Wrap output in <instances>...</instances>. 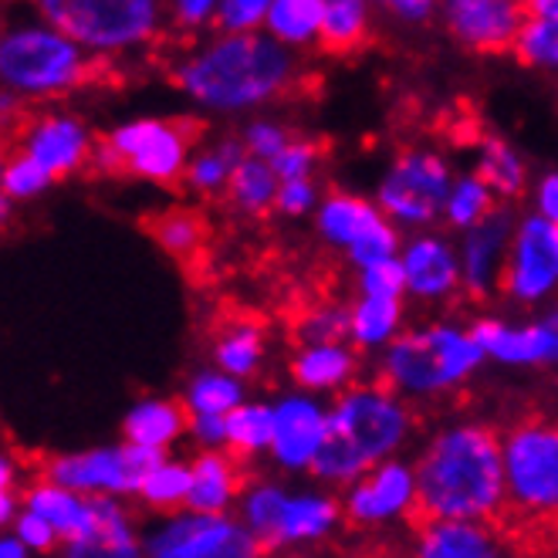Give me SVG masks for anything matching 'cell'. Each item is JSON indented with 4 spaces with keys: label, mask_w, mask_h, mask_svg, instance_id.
Returning <instances> with one entry per match:
<instances>
[{
    "label": "cell",
    "mask_w": 558,
    "mask_h": 558,
    "mask_svg": "<svg viewBox=\"0 0 558 558\" xmlns=\"http://www.w3.org/2000/svg\"><path fill=\"white\" fill-rule=\"evenodd\" d=\"M162 461H167V453L122 440L112 447L48 457L38 477H48L85 498H129L140 495L149 471H156Z\"/></svg>",
    "instance_id": "cell-8"
},
{
    "label": "cell",
    "mask_w": 558,
    "mask_h": 558,
    "mask_svg": "<svg viewBox=\"0 0 558 558\" xmlns=\"http://www.w3.org/2000/svg\"><path fill=\"white\" fill-rule=\"evenodd\" d=\"M265 336H260V322L257 315H227L220 318L217 332H214V359L217 366L223 373L231 376H247L254 373L257 359H260V349H265V342H260Z\"/></svg>",
    "instance_id": "cell-26"
},
{
    "label": "cell",
    "mask_w": 558,
    "mask_h": 558,
    "mask_svg": "<svg viewBox=\"0 0 558 558\" xmlns=\"http://www.w3.org/2000/svg\"><path fill=\"white\" fill-rule=\"evenodd\" d=\"M299 54L265 31H214L173 64V85L193 106L220 116H241L278 102L299 85Z\"/></svg>",
    "instance_id": "cell-2"
},
{
    "label": "cell",
    "mask_w": 558,
    "mask_h": 558,
    "mask_svg": "<svg viewBox=\"0 0 558 558\" xmlns=\"http://www.w3.org/2000/svg\"><path fill=\"white\" fill-rule=\"evenodd\" d=\"M505 241H508V214L501 210H495L484 223H477L468 238V288L477 299H484L487 278L505 254Z\"/></svg>",
    "instance_id": "cell-31"
},
{
    "label": "cell",
    "mask_w": 558,
    "mask_h": 558,
    "mask_svg": "<svg viewBox=\"0 0 558 558\" xmlns=\"http://www.w3.org/2000/svg\"><path fill=\"white\" fill-rule=\"evenodd\" d=\"M190 487H193V471L190 464H177V461H162L156 471H149V477L143 481L140 495L149 508L156 511H180L186 508L190 498Z\"/></svg>",
    "instance_id": "cell-35"
},
{
    "label": "cell",
    "mask_w": 558,
    "mask_h": 558,
    "mask_svg": "<svg viewBox=\"0 0 558 558\" xmlns=\"http://www.w3.org/2000/svg\"><path fill=\"white\" fill-rule=\"evenodd\" d=\"M190 471H193V487L186 498V511L193 514H223L227 505L238 501L251 484V471L244 468V461L227 450L201 453L190 464Z\"/></svg>",
    "instance_id": "cell-16"
},
{
    "label": "cell",
    "mask_w": 558,
    "mask_h": 558,
    "mask_svg": "<svg viewBox=\"0 0 558 558\" xmlns=\"http://www.w3.org/2000/svg\"><path fill=\"white\" fill-rule=\"evenodd\" d=\"M24 98L8 92V88H0V133H8V129H21L27 122L24 116Z\"/></svg>",
    "instance_id": "cell-52"
},
{
    "label": "cell",
    "mask_w": 558,
    "mask_h": 558,
    "mask_svg": "<svg viewBox=\"0 0 558 558\" xmlns=\"http://www.w3.org/2000/svg\"><path fill=\"white\" fill-rule=\"evenodd\" d=\"M11 214H14V201H11L4 190H0V227L11 220Z\"/></svg>",
    "instance_id": "cell-58"
},
{
    "label": "cell",
    "mask_w": 558,
    "mask_h": 558,
    "mask_svg": "<svg viewBox=\"0 0 558 558\" xmlns=\"http://www.w3.org/2000/svg\"><path fill=\"white\" fill-rule=\"evenodd\" d=\"M410 495H413V474L403 464H383L355 484L349 501L342 505V518L352 532L366 529L373 521L403 511L410 505Z\"/></svg>",
    "instance_id": "cell-17"
},
{
    "label": "cell",
    "mask_w": 558,
    "mask_h": 558,
    "mask_svg": "<svg viewBox=\"0 0 558 558\" xmlns=\"http://www.w3.org/2000/svg\"><path fill=\"white\" fill-rule=\"evenodd\" d=\"M312 204H315V183H312V180H288V183L278 186V201H275V207H278L281 214L299 217V214H305Z\"/></svg>",
    "instance_id": "cell-50"
},
{
    "label": "cell",
    "mask_w": 558,
    "mask_h": 558,
    "mask_svg": "<svg viewBox=\"0 0 558 558\" xmlns=\"http://www.w3.org/2000/svg\"><path fill=\"white\" fill-rule=\"evenodd\" d=\"M196 125L186 119H129L95 143L92 167L98 173H125L146 183H177L186 177Z\"/></svg>",
    "instance_id": "cell-7"
},
{
    "label": "cell",
    "mask_w": 558,
    "mask_h": 558,
    "mask_svg": "<svg viewBox=\"0 0 558 558\" xmlns=\"http://www.w3.org/2000/svg\"><path fill=\"white\" fill-rule=\"evenodd\" d=\"M373 0H322V48L352 54L373 35Z\"/></svg>",
    "instance_id": "cell-25"
},
{
    "label": "cell",
    "mask_w": 558,
    "mask_h": 558,
    "mask_svg": "<svg viewBox=\"0 0 558 558\" xmlns=\"http://www.w3.org/2000/svg\"><path fill=\"white\" fill-rule=\"evenodd\" d=\"M437 17L457 48L471 54H505L518 48L532 14L524 0H440Z\"/></svg>",
    "instance_id": "cell-12"
},
{
    "label": "cell",
    "mask_w": 558,
    "mask_h": 558,
    "mask_svg": "<svg viewBox=\"0 0 558 558\" xmlns=\"http://www.w3.org/2000/svg\"><path fill=\"white\" fill-rule=\"evenodd\" d=\"M407 426V407L389 400V392L349 389L328 413L325 437L308 468L325 481H352L359 474H369L379 457L403 440Z\"/></svg>",
    "instance_id": "cell-5"
},
{
    "label": "cell",
    "mask_w": 558,
    "mask_h": 558,
    "mask_svg": "<svg viewBox=\"0 0 558 558\" xmlns=\"http://www.w3.org/2000/svg\"><path fill=\"white\" fill-rule=\"evenodd\" d=\"M271 11V0H223L217 11L214 31H231V35H247V31H265Z\"/></svg>",
    "instance_id": "cell-45"
},
{
    "label": "cell",
    "mask_w": 558,
    "mask_h": 558,
    "mask_svg": "<svg viewBox=\"0 0 558 558\" xmlns=\"http://www.w3.org/2000/svg\"><path fill=\"white\" fill-rule=\"evenodd\" d=\"M278 186L281 180L275 177L271 162L244 156L241 167L234 170L231 183H227V201H231L241 214H268L278 201Z\"/></svg>",
    "instance_id": "cell-30"
},
{
    "label": "cell",
    "mask_w": 558,
    "mask_h": 558,
    "mask_svg": "<svg viewBox=\"0 0 558 558\" xmlns=\"http://www.w3.org/2000/svg\"><path fill=\"white\" fill-rule=\"evenodd\" d=\"M244 156H247V149L241 140H220L214 146L193 149L183 180L196 193H227V183H231V177L241 167Z\"/></svg>",
    "instance_id": "cell-29"
},
{
    "label": "cell",
    "mask_w": 558,
    "mask_h": 558,
    "mask_svg": "<svg viewBox=\"0 0 558 558\" xmlns=\"http://www.w3.org/2000/svg\"><path fill=\"white\" fill-rule=\"evenodd\" d=\"M190 434L201 440L204 447L217 450L227 444V416H196L193 413V423H190Z\"/></svg>",
    "instance_id": "cell-51"
},
{
    "label": "cell",
    "mask_w": 558,
    "mask_h": 558,
    "mask_svg": "<svg viewBox=\"0 0 558 558\" xmlns=\"http://www.w3.org/2000/svg\"><path fill=\"white\" fill-rule=\"evenodd\" d=\"M363 288L366 294H376V299H400L407 288L403 260L389 257V260H379V265L363 268Z\"/></svg>",
    "instance_id": "cell-48"
},
{
    "label": "cell",
    "mask_w": 558,
    "mask_h": 558,
    "mask_svg": "<svg viewBox=\"0 0 558 558\" xmlns=\"http://www.w3.org/2000/svg\"><path fill=\"white\" fill-rule=\"evenodd\" d=\"M505 501V444L495 426L468 423L444 430L413 471L403 521L413 535L444 521L487 524Z\"/></svg>",
    "instance_id": "cell-1"
},
{
    "label": "cell",
    "mask_w": 558,
    "mask_h": 558,
    "mask_svg": "<svg viewBox=\"0 0 558 558\" xmlns=\"http://www.w3.org/2000/svg\"><path fill=\"white\" fill-rule=\"evenodd\" d=\"M284 505L288 498L278 487H254L247 498V532L265 545V551H278L281 548V518H284Z\"/></svg>",
    "instance_id": "cell-37"
},
{
    "label": "cell",
    "mask_w": 558,
    "mask_h": 558,
    "mask_svg": "<svg viewBox=\"0 0 558 558\" xmlns=\"http://www.w3.org/2000/svg\"><path fill=\"white\" fill-rule=\"evenodd\" d=\"M95 143L98 140L92 136L85 119H78L75 112H61V109L31 116L17 129V153L35 159L54 183L92 167Z\"/></svg>",
    "instance_id": "cell-13"
},
{
    "label": "cell",
    "mask_w": 558,
    "mask_h": 558,
    "mask_svg": "<svg viewBox=\"0 0 558 558\" xmlns=\"http://www.w3.org/2000/svg\"><path fill=\"white\" fill-rule=\"evenodd\" d=\"M477 177L490 186V193H495V196H518L521 186H524V162L505 140L487 136L481 143Z\"/></svg>",
    "instance_id": "cell-34"
},
{
    "label": "cell",
    "mask_w": 558,
    "mask_h": 558,
    "mask_svg": "<svg viewBox=\"0 0 558 558\" xmlns=\"http://www.w3.org/2000/svg\"><path fill=\"white\" fill-rule=\"evenodd\" d=\"M514 54L521 64H529V69L558 78V21L529 17V24H524L521 38H518Z\"/></svg>",
    "instance_id": "cell-39"
},
{
    "label": "cell",
    "mask_w": 558,
    "mask_h": 558,
    "mask_svg": "<svg viewBox=\"0 0 558 558\" xmlns=\"http://www.w3.org/2000/svg\"><path fill=\"white\" fill-rule=\"evenodd\" d=\"M0 490H17V468L4 450H0Z\"/></svg>",
    "instance_id": "cell-56"
},
{
    "label": "cell",
    "mask_w": 558,
    "mask_h": 558,
    "mask_svg": "<svg viewBox=\"0 0 558 558\" xmlns=\"http://www.w3.org/2000/svg\"><path fill=\"white\" fill-rule=\"evenodd\" d=\"M0 136H4V133H0ZM8 149H4V140H0V177H4V167H8Z\"/></svg>",
    "instance_id": "cell-59"
},
{
    "label": "cell",
    "mask_w": 558,
    "mask_h": 558,
    "mask_svg": "<svg viewBox=\"0 0 558 558\" xmlns=\"http://www.w3.org/2000/svg\"><path fill=\"white\" fill-rule=\"evenodd\" d=\"M315 162H318V146L294 136L284 146V153L278 159H271V170H275V177L281 183H288V180H312Z\"/></svg>",
    "instance_id": "cell-46"
},
{
    "label": "cell",
    "mask_w": 558,
    "mask_h": 558,
    "mask_svg": "<svg viewBox=\"0 0 558 558\" xmlns=\"http://www.w3.org/2000/svg\"><path fill=\"white\" fill-rule=\"evenodd\" d=\"M413 558H505V548L481 521H444L416 535Z\"/></svg>",
    "instance_id": "cell-22"
},
{
    "label": "cell",
    "mask_w": 558,
    "mask_h": 558,
    "mask_svg": "<svg viewBox=\"0 0 558 558\" xmlns=\"http://www.w3.org/2000/svg\"><path fill=\"white\" fill-rule=\"evenodd\" d=\"M400 322V299H376L366 294L363 302L352 308V336L359 345L383 342Z\"/></svg>",
    "instance_id": "cell-41"
},
{
    "label": "cell",
    "mask_w": 558,
    "mask_h": 558,
    "mask_svg": "<svg viewBox=\"0 0 558 558\" xmlns=\"http://www.w3.org/2000/svg\"><path fill=\"white\" fill-rule=\"evenodd\" d=\"M501 444L505 501L487 529L514 558H558V416H521Z\"/></svg>",
    "instance_id": "cell-3"
},
{
    "label": "cell",
    "mask_w": 558,
    "mask_h": 558,
    "mask_svg": "<svg viewBox=\"0 0 558 558\" xmlns=\"http://www.w3.org/2000/svg\"><path fill=\"white\" fill-rule=\"evenodd\" d=\"M484 352L505 359V363H558V328L532 325V328H505L501 322H477L468 332Z\"/></svg>",
    "instance_id": "cell-18"
},
{
    "label": "cell",
    "mask_w": 558,
    "mask_h": 558,
    "mask_svg": "<svg viewBox=\"0 0 558 558\" xmlns=\"http://www.w3.org/2000/svg\"><path fill=\"white\" fill-rule=\"evenodd\" d=\"M54 180L38 167L35 159H27L24 153H11L8 156V167H4V177H0V190H4L14 204H24V201H35L41 196Z\"/></svg>",
    "instance_id": "cell-42"
},
{
    "label": "cell",
    "mask_w": 558,
    "mask_h": 558,
    "mask_svg": "<svg viewBox=\"0 0 558 558\" xmlns=\"http://www.w3.org/2000/svg\"><path fill=\"white\" fill-rule=\"evenodd\" d=\"M450 190L453 183L444 156L430 149H407L389 162L376 193V207L392 220L430 223L447 210Z\"/></svg>",
    "instance_id": "cell-10"
},
{
    "label": "cell",
    "mask_w": 558,
    "mask_h": 558,
    "mask_svg": "<svg viewBox=\"0 0 558 558\" xmlns=\"http://www.w3.org/2000/svg\"><path fill=\"white\" fill-rule=\"evenodd\" d=\"M328 416L308 400H288L275 410V453L288 468H308L325 437Z\"/></svg>",
    "instance_id": "cell-19"
},
{
    "label": "cell",
    "mask_w": 558,
    "mask_h": 558,
    "mask_svg": "<svg viewBox=\"0 0 558 558\" xmlns=\"http://www.w3.org/2000/svg\"><path fill=\"white\" fill-rule=\"evenodd\" d=\"M11 532L17 535V542H21L31 555H51V551L61 548L58 532L51 529V524H48L41 514L27 511V508L17 514V521H14V529H11Z\"/></svg>",
    "instance_id": "cell-47"
},
{
    "label": "cell",
    "mask_w": 558,
    "mask_h": 558,
    "mask_svg": "<svg viewBox=\"0 0 558 558\" xmlns=\"http://www.w3.org/2000/svg\"><path fill=\"white\" fill-rule=\"evenodd\" d=\"M244 524L223 514H177L146 538V558H265Z\"/></svg>",
    "instance_id": "cell-11"
},
{
    "label": "cell",
    "mask_w": 558,
    "mask_h": 558,
    "mask_svg": "<svg viewBox=\"0 0 558 558\" xmlns=\"http://www.w3.org/2000/svg\"><path fill=\"white\" fill-rule=\"evenodd\" d=\"M373 8L400 24H426L437 17L440 0H373Z\"/></svg>",
    "instance_id": "cell-49"
},
{
    "label": "cell",
    "mask_w": 558,
    "mask_h": 558,
    "mask_svg": "<svg viewBox=\"0 0 558 558\" xmlns=\"http://www.w3.org/2000/svg\"><path fill=\"white\" fill-rule=\"evenodd\" d=\"M288 369L302 389H332L355 373V359L339 345H305Z\"/></svg>",
    "instance_id": "cell-32"
},
{
    "label": "cell",
    "mask_w": 558,
    "mask_h": 558,
    "mask_svg": "<svg viewBox=\"0 0 558 558\" xmlns=\"http://www.w3.org/2000/svg\"><path fill=\"white\" fill-rule=\"evenodd\" d=\"M92 529L58 548V558H146V542L136 535L133 514L122 498H92Z\"/></svg>",
    "instance_id": "cell-15"
},
{
    "label": "cell",
    "mask_w": 558,
    "mask_h": 558,
    "mask_svg": "<svg viewBox=\"0 0 558 558\" xmlns=\"http://www.w3.org/2000/svg\"><path fill=\"white\" fill-rule=\"evenodd\" d=\"M24 508L41 514L51 529L58 532L61 545L72 542L78 535H85L92 529V518H95V505L85 495H75V490L61 487L48 477H35L24 487Z\"/></svg>",
    "instance_id": "cell-20"
},
{
    "label": "cell",
    "mask_w": 558,
    "mask_h": 558,
    "mask_svg": "<svg viewBox=\"0 0 558 558\" xmlns=\"http://www.w3.org/2000/svg\"><path fill=\"white\" fill-rule=\"evenodd\" d=\"M95 58L35 11L0 24V88L24 102H51L92 78Z\"/></svg>",
    "instance_id": "cell-4"
},
{
    "label": "cell",
    "mask_w": 558,
    "mask_h": 558,
    "mask_svg": "<svg viewBox=\"0 0 558 558\" xmlns=\"http://www.w3.org/2000/svg\"><path fill=\"white\" fill-rule=\"evenodd\" d=\"M558 281V227L545 217L521 220L511 257L501 268V291L521 302L542 299Z\"/></svg>",
    "instance_id": "cell-14"
},
{
    "label": "cell",
    "mask_w": 558,
    "mask_h": 558,
    "mask_svg": "<svg viewBox=\"0 0 558 558\" xmlns=\"http://www.w3.org/2000/svg\"><path fill=\"white\" fill-rule=\"evenodd\" d=\"M0 558H35V555L17 542L14 532H0Z\"/></svg>",
    "instance_id": "cell-55"
},
{
    "label": "cell",
    "mask_w": 558,
    "mask_h": 558,
    "mask_svg": "<svg viewBox=\"0 0 558 558\" xmlns=\"http://www.w3.org/2000/svg\"><path fill=\"white\" fill-rule=\"evenodd\" d=\"M403 271H407V288H413L416 294H447L457 284V260L434 238L410 244L403 257Z\"/></svg>",
    "instance_id": "cell-28"
},
{
    "label": "cell",
    "mask_w": 558,
    "mask_h": 558,
    "mask_svg": "<svg viewBox=\"0 0 558 558\" xmlns=\"http://www.w3.org/2000/svg\"><path fill=\"white\" fill-rule=\"evenodd\" d=\"M336 518H342V508L328 498H294L284 505L281 518V545L299 542V538H315L322 535Z\"/></svg>",
    "instance_id": "cell-36"
},
{
    "label": "cell",
    "mask_w": 558,
    "mask_h": 558,
    "mask_svg": "<svg viewBox=\"0 0 558 558\" xmlns=\"http://www.w3.org/2000/svg\"><path fill=\"white\" fill-rule=\"evenodd\" d=\"M538 217L558 227V173H548L538 183Z\"/></svg>",
    "instance_id": "cell-53"
},
{
    "label": "cell",
    "mask_w": 558,
    "mask_h": 558,
    "mask_svg": "<svg viewBox=\"0 0 558 558\" xmlns=\"http://www.w3.org/2000/svg\"><path fill=\"white\" fill-rule=\"evenodd\" d=\"M193 410L186 400H143L122 420V440L167 453V447L190 430Z\"/></svg>",
    "instance_id": "cell-21"
},
{
    "label": "cell",
    "mask_w": 558,
    "mask_h": 558,
    "mask_svg": "<svg viewBox=\"0 0 558 558\" xmlns=\"http://www.w3.org/2000/svg\"><path fill=\"white\" fill-rule=\"evenodd\" d=\"M275 440V410L271 407H238L227 413V453L251 457L257 450L271 447Z\"/></svg>",
    "instance_id": "cell-33"
},
{
    "label": "cell",
    "mask_w": 558,
    "mask_h": 558,
    "mask_svg": "<svg viewBox=\"0 0 558 558\" xmlns=\"http://www.w3.org/2000/svg\"><path fill=\"white\" fill-rule=\"evenodd\" d=\"M524 4H529V0H524Z\"/></svg>",
    "instance_id": "cell-60"
},
{
    "label": "cell",
    "mask_w": 558,
    "mask_h": 558,
    "mask_svg": "<svg viewBox=\"0 0 558 558\" xmlns=\"http://www.w3.org/2000/svg\"><path fill=\"white\" fill-rule=\"evenodd\" d=\"M498 210V204H495V193H490V186L477 177V173H471V177H464V180H457L453 183V190H450V201H447V220L453 223V227H474L477 223H484L490 214Z\"/></svg>",
    "instance_id": "cell-38"
},
{
    "label": "cell",
    "mask_w": 558,
    "mask_h": 558,
    "mask_svg": "<svg viewBox=\"0 0 558 558\" xmlns=\"http://www.w3.org/2000/svg\"><path fill=\"white\" fill-rule=\"evenodd\" d=\"M27 4L95 61L140 54L170 27L162 0H27Z\"/></svg>",
    "instance_id": "cell-6"
},
{
    "label": "cell",
    "mask_w": 558,
    "mask_h": 558,
    "mask_svg": "<svg viewBox=\"0 0 558 558\" xmlns=\"http://www.w3.org/2000/svg\"><path fill=\"white\" fill-rule=\"evenodd\" d=\"M529 14H532V17L558 21V0H529Z\"/></svg>",
    "instance_id": "cell-57"
},
{
    "label": "cell",
    "mask_w": 558,
    "mask_h": 558,
    "mask_svg": "<svg viewBox=\"0 0 558 558\" xmlns=\"http://www.w3.org/2000/svg\"><path fill=\"white\" fill-rule=\"evenodd\" d=\"M186 407L196 416H227L231 410L241 407V386L231 376H220V373H204L196 376L186 389Z\"/></svg>",
    "instance_id": "cell-40"
},
{
    "label": "cell",
    "mask_w": 558,
    "mask_h": 558,
    "mask_svg": "<svg viewBox=\"0 0 558 558\" xmlns=\"http://www.w3.org/2000/svg\"><path fill=\"white\" fill-rule=\"evenodd\" d=\"M167 4L170 27L183 31V35H204V31L217 27V11L223 0H162Z\"/></svg>",
    "instance_id": "cell-44"
},
{
    "label": "cell",
    "mask_w": 558,
    "mask_h": 558,
    "mask_svg": "<svg viewBox=\"0 0 558 558\" xmlns=\"http://www.w3.org/2000/svg\"><path fill=\"white\" fill-rule=\"evenodd\" d=\"M318 227H322V234L328 241H336V244H345V247H355L359 241H366L373 238L376 231H383V227H389V217L363 201V196H355V193H339L332 190L322 201V210H318Z\"/></svg>",
    "instance_id": "cell-23"
},
{
    "label": "cell",
    "mask_w": 558,
    "mask_h": 558,
    "mask_svg": "<svg viewBox=\"0 0 558 558\" xmlns=\"http://www.w3.org/2000/svg\"><path fill=\"white\" fill-rule=\"evenodd\" d=\"M265 35L294 54L322 45V0H271Z\"/></svg>",
    "instance_id": "cell-27"
},
{
    "label": "cell",
    "mask_w": 558,
    "mask_h": 558,
    "mask_svg": "<svg viewBox=\"0 0 558 558\" xmlns=\"http://www.w3.org/2000/svg\"><path fill=\"white\" fill-rule=\"evenodd\" d=\"M484 349L453 328H426V332L403 336L392 345L383 373V389H440L468 376L481 363Z\"/></svg>",
    "instance_id": "cell-9"
},
{
    "label": "cell",
    "mask_w": 558,
    "mask_h": 558,
    "mask_svg": "<svg viewBox=\"0 0 558 558\" xmlns=\"http://www.w3.org/2000/svg\"><path fill=\"white\" fill-rule=\"evenodd\" d=\"M339 558H403V551L397 545H389V542H366L359 548L339 551Z\"/></svg>",
    "instance_id": "cell-54"
},
{
    "label": "cell",
    "mask_w": 558,
    "mask_h": 558,
    "mask_svg": "<svg viewBox=\"0 0 558 558\" xmlns=\"http://www.w3.org/2000/svg\"><path fill=\"white\" fill-rule=\"evenodd\" d=\"M146 227H149V238L170 257H177L180 265H196V260H204L207 241H210V223L201 210L170 207V210L149 217Z\"/></svg>",
    "instance_id": "cell-24"
},
{
    "label": "cell",
    "mask_w": 558,
    "mask_h": 558,
    "mask_svg": "<svg viewBox=\"0 0 558 558\" xmlns=\"http://www.w3.org/2000/svg\"><path fill=\"white\" fill-rule=\"evenodd\" d=\"M291 140H294V136L288 133V129H284L281 122H275V119H251V122L244 125V133H241V143H244L247 156L265 159V162L278 159Z\"/></svg>",
    "instance_id": "cell-43"
}]
</instances>
